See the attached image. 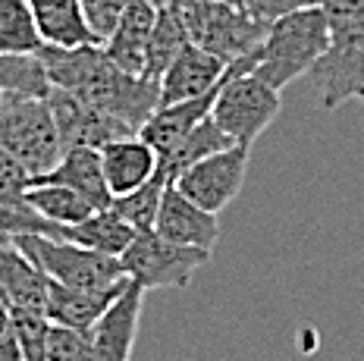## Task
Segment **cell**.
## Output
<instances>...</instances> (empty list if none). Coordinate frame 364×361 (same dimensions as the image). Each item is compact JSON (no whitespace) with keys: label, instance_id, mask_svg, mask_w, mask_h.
Instances as JSON below:
<instances>
[{"label":"cell","instance_id":"cell-34","mask_svg":"<svg viewBox=\"0 0 364 361\" xmlns=\"http://www.w3.org/2000/svg\"><path fill=\"white\" fill-rule=\"evenodd\" d=\"M148 4H154L157 10H161V6H166V4H170V0H148Z\"/></svg>","mask_w":364,"mask_h":361},{"label":"cell","instance_id":"cell-2","mask_svg":"<svg viewBox=\"0 0 364 361\" xmlns=\"http://www.w3.org/2000/svg\"><path fill=\"white\" fill-rule=\"evenodd\" d=\"M330 48V28L321 6L289 13L283 19L267 22V35L248 57L230 63V72H252L270 88L283 92L289 82L308 76Z\"/></svg>","mask_w":364,"mask_h":361},{"label":"cell","instance_id":"cell-23","mask_svg":"<svg viewBox=\"0 0 364 361\" xmlns=\"http://www.w3.org/2000/svg\"><path fill=\"white\" fill-rule=\"evenodd\" d=\"M60 239L75 242V245H85V248H91V252L110 254V258H119V254L132 245L135 230L129 227L126 220H119L113 208H104V210H95L88 220L63 227L60 230Z\"/></svg>","mask_w":364,"mask_h":361},{"label":"cell","instance_id":"cell-8","mask_svg":"<svg viewBox=\"0 0 364 361\" xmlns=\"http://www.w3.org/2000/svg\"><path fill=\"white\" fill-rule=\"evenodd\" d=\"M210 261V252L192 245H176L161 239L154 230L135 232L132 245L119 254L126 280L141 289H188L195 274Z\"/></svg>","mask_w":364,"mask_h":361},{"label":"cell","instance_id":"cell-13","mask_svg":"<svg viewBox=\"0 0 364 361\" xmlns=\"http://www.w3.org/2000/svg\"><path fill=\"white\" fill-rule=\"evenodd\" d=\"M223 76H226L223 60L188 41L161 76V104L201 97V95L214 92L220 82H223ZM161 104H157V107H161Z\"/></svg>","mask_w":364,"mask_h":361},{"label":"cell","instance_id":"cell-3","mask_svg":"<svg viewBox=\"0 0 364 361\" xmlns=\"http://www.w3.org/2000/svg\"><path fill=\"white\" fill-rule=\"evenodd\" d=\"M330 48L311 66V82L323 107H339L358 97L364 85V0H321Z\"/></svg>","mask_w":364,"mask_h":361},{"label":"cell","instance_id":"cell-14","mask_svg":"<svg viewBox=\"0 0 364 361\" xmlns=\"http://www.w3.org/2000/svg\"><path fill=\"white\" fill-rule=\"evenodd\" d=\"M157 163H161V157L141 135H123V139L101 148L104 179H107V189L113 198L141 189L148 179H154Z\"/></svg>","mask_w":364,"mask_h":361},{"label":"cell","instance_id":"cell-11","mask_svg":"<svg viewBox=\"0 0 364 361\" xmlns=\"http://www.w3.org/2000/svg\"><path fill=\"white\" fill-rule=\"evenodd\" d=\"M48 104H50V110H54L60 139H63V151L66 148H79V145L101 151L110 141L123 139V135H132L126 126H119L117 119H110L107 114H101L97 107H91V104H85L82 97H75L70 92L50 88Z\"/></svg>","mask_w":364,"mask_h":361},{"label":"cell","instance_id":"cell-5","mask_svg":"<svg viewBox=\"0 0 364 361\" xmlns=\"http://www.w3.org/2000/svg\"><path fill=\"white\" fill-rule=\"evenodd\" d=\"M186 22L188 41L220 57L226 66L248 57L267 35V22L248 16L226 0H173Z\"/></svg>","mask_w":364,"mask_h":361},{"label":"cell","instance_id":"cell-21","mask_svg":"<svg viewBox=\"0 0 364 361\" xmlns=\"http://www.w3.org/2000/svg\"><path fill=\"white\" fill-rule=\"evenodd\" d=\"M232 145H236V141H232L230 135L220 129V126L210 117H204L192 132L182 135V139L170 148V151L161 154L157 176L166 179V183H173V179H176L182 170L192 167V163H198V161H204V157H210V154H217V151H226V148H232Z\"/></svg>","mask_w":364,"mask_h":361},{"label":"cell","instance_id":"cell-31","mask_svg":"<svg viewBox=\"0 0 364 361\" xmlns=\"http://www.w3.org/2000/svg\"><path fill=\"white\" fill-rule=\"evenodd\" d=\"M308 6H321V0H245L242 10L261 22H273V19L289 16V13L308 10Z\"/></svg>","mask_w":364,"mask_h":361},{"label":"cell","instance_id":"cell-22","mask_svg":"<svg viewBox=\"0 0 364 361\" xmlns=\"http://www.w3.org/2000/svg\"><path fill=\"white\" fill-rule=\"evenodd\" d=\"M26 205L35 210L41 220H48L50 227H57V236L60 239V230L63 227H73V223H82L95 214V205H88L82 195H75L73 189L66 185H57V183H41V179H32L26 192H22Z\"/></svg>","mask_w":364,"mask_h":361},{"label":"cell","instance_id":"cell-1","mask_svg":"<svg viewBox=\"0 0 364 361\" xmlns=\"http://www.w3.org/2000/svg\"><path fill=\"white\" fill-rule=\"evenodd\" d=\"M35 57L41 60L50 88L82 97L119 126H126L132 135L141 132V126L161 104V82L117 70L101 44H82V48L41 44Z\"/></svg>","mask_w":364,"mask_h":361},{"label":"cell","instance_id":"cell-7","mask_svg":"<svg viewBox=\"0 0 364 361\" xmlns=\"http://www.w3.org/2000/svg\"><path fill=\"white\" fill-rule=\"evenodd\" d=\"M279 107V92L261 82L252 72H230L226 70L223 82L217 88L214 107H210V119L230 135L236 145L252 148L267 126L277 119Z\"/></svg>","mask_w":364,"mask_h":361},{"label":"cell","instance_id":"cell-6","mask_svg":"<svg viewBox=\"0 0 364 361\" xmlns=\"http://www.w3.org/2000/svg\"><path fill=\"white\" fill-rule=\"evenodd\" d=\"M10 239L48 280L60 286L107 289V286L126 283L123 264H119V258H110V254L91 252V248L66 242V239L38 236V232H22V236H10Z\"/></svg>","mask_w":364,"mask_h":361},{"label":"cell","instance_id":"cell-28","mask_svg":"<svg viewBox=\"0 0 364 361\" xmlns=\"http://www.w3.org/2000/svg\"><path fill=\"white\" fill-rule=\"evenodd\" d=\"M22 232H38V236H57V227L35 214L26 205L22 195H0V236H22Z\"/></svg>","mask_w":364,"mask_h":361},{"label":"cell","instance_id":"cell-30","mask_svg":"<svg viewBox=\"0 0 364 361\" xmlns=\"http://www.w3.org/2000/svg\"><path fill=\"white\" fill-rule=\"evenodd\" d=\"M129 0H82V13L91 28V35L97 38V44H104L110 38V32L117 28L119 16H123Z\"/></svg>","mask_w":364,"mask_h":361},{"label":"cell","instance_id":"cell-24","mask_svg":"<svg viewBox=\"0 0 364 361\" xmlns=\"http://www.w3.org/2000/svg\"><path fill=\"white\" fill-rule=\"evenodd\" d=\"M186 44H188L186 22L179 16V6L170 0L154 16V28H151V35H148V50H145V72H141V76L151 82H161L166 66L176 60V54Z\"/></svg>","mask_w":364,"mask_h":361},{"label":"cell","instance_id":"cell-25","mask_svg":"<svg viewBox=\"0 0 364 361\" xmlns=\"http://www.w3.org/2000/svg\"><path fill=\"white\" fill-rule=\"evenodd\" d=\"M41 35L26 0H0V54H38Z\"/></svg>","mask_w":364,"mask_h":361},{"label":"cell","instance_id":"cell-9","mask_svg":"<svg viewBox=\"0 0 364 361\" xmlns=\"http://www.w3.org/2000/svg\"><path fill=\"white\" fill-rule=\"evenodd\" d=\"M248 151L245 145H232L226 151H217L204 161L192 163L188 170H182L173 185L182 192L188 201H195L198 208L220 214L223 208H230L236 201V195L245 185V170H248Z\"/></svg>","mask_w":364,"mask_h":361},{"label":"cell","instance_id":"cell-16","mask_svg":"<svg viewBox=\"0 0 364 361\" xmlns=\"http://www.w3.org/2000/svg\"><path fill=\"white\" fill-rule=\"evenodd\" d=\"M154 16H157V6L148 4V0H129L126 4L117 28L101 44L104 54L113 60L117 70L129 72V76H141L145 72V50H148V35L154 28Z\"/></svg>","mask_w":364,"mask_h":361},{"label":"cell","instance_id":"cell-10","mask_svg":"<svg viewBox=\"0 0 364 361\" xmlns=\"http://www.w3.org/2000/svg\"><path fill=\"white\" fill-rule=\"evenodd\" d=\"M141 305H145V289L129 280L117 302L88 330V361H132Z\"/></svg>","mask_w":364,"mask_h":361},{"label":"cell","instance_id":"cell-20","mask_svg":"<svg viewBox=\"0 0 364 361\" xmlns=\"http://www.w3.org/2000/svg\"><path fill=\"white\" fill-rule=\"evenodd\" d=\"M0 289L6 292V298H10L13 308L44 311L48 276L13 245L10 236H0Z\"/></svg>","mask_w":364,"mask_h":361},{"label":"cell","instance_id":"cell-12","mask_svg":"<svg viewBox=\"0 0 364 361\" xmlns=\"http://www.w3.org/2000/svg\"><path fill=\"white\" fill-rule=\"evenodd\" d=\"M154 232L161 239H166V242L214 252V245L220 239V223H217V214L198 208L182 192H176L173 183H166L161 210H157V220H154Z\"/></svg>","mask_w":364,"mask_h":361},{"label":"cell","instance_id":"cell-17","mask_svg":"<svg viewBox=\"0 0 364 361\" xmlns=\"http://www.w3.org/2000/svg\"><path fill=\"white\" fill-rule=\"evenodd\" d=\"M41 183H57V185H66L73 189L75 195L95 205L97 210L110 208L113 195L107 189V179H104V167H101V151L97 148H66L63 157L57 161V167L44 176H38Z\"/></svg>","mask_w":364,"mask_h":361},{"label":"cell","instance_id":"cell-32","mask_svg":"<svg viewBox=\"0 0 364 361\" xmlns=\"http://www.w3.org/2000/svg\"><path fill=\"white\" fill-rule=\"evenodd\" d=\"M0 361H22L16 327H13V305L4 289H0Z\"/></svg>","mask_w":364,"mask_h":361},{"label":"cell","instance_id":"cell-36","mask_svg":"<svg viewBox=\"0 0 364 361\" xmlns=\"http://www.w3.org/2000/svg\"><path fill=\"white\" fill-rule=\"evenodd\" d=\"M4 97H6V95H4V92H0V107H4Z\"/></svg>","mask_w":364,"mask_h":361},{"label":"cell","instance_id":"cell-18","mask_svg":"<svg viewBox=\"0 0 364 361\" xmlns=\"http://www.w3.org/2000/svg\"><path fill=\"white\" fill-rule=\"evenodd\" d=\"M26 4L32 10L41 44H50V48L97 44L82 13V0H26Z\"/></svg>","mask_w":364,"mask_h":361},{"label":"cell","instance_id":"cell-33","mask_svg":"<svg viewBox=\"0 0 364 361\" xmlns=\"http://www.w3.org/2000/svg\"><path fill=\"white\" fill-rule=\"evenodd\" d=\"M32 185V176L22 170V163L10 151L0 148V195H22Z\"/></svg>","mask_w":364,"mask_h":361},{"label":"cell","instance_id":"cell-26","mask_svg":"<svg viewBox=\"0 0 364 361\" xmlns=\"http://www.w3.org/2000/svg\"><path fill=\"white\" fill-rule=\"evenodd\" d=\"M0 92L48 97L50 82L35 54H0Z\"/></svg>","mask_w":364,"mask_h":361},{"label":"cell","instance_id":"cell-35","mask_svg":"<svg viewBox=\"0 0 364 361\" xmlns=\"http://www.w3.org/2000/svg\"><path fill=\"white\" fill-rule=\"evenodd\" d=\"M226 4H232V6H242V4H245V0H226Z\"/></svg>","mask_w":364,"mask_h":361},{"label":"cell","instance_id":"cell-19","mask_svg":"<svg viewBox=\"0 0 364 361\" xmlns=\"http://www.w3.org/2000/svg\"><path fill=\"white\" fill-rule=\"evenodd\" d=\"M217 88L214 92H208V95H201V97H188V101H176V104H161V107L148 117V123L141 126L139 135L148 141L151 148H154L157 157H161L164 151H170L182 135L192 132L204 117H210Z\"/></svg>","mask_w":364,"mask_h":361},{"label":"cell","instance_id":"cell-4","mask_svg":"<svg viewBox=\"0 0 364 361\" xmlns=\"http://www.w3.org/2000/svg\"><path fill=\"white\" fill-rule=\"evenodd\" d=\"M0 148L16 157L32 179L57 167V161L63 157V139H60L48 97H4V107H0Z\"/></svg>","mask_w":364,"mask_h":361},{"label":"cell","instance_id":"cell-15","mask_svg":"<svg viewBox=\"0 0 364 361\" xmlns=\"http://www.w3.org/2000/svg\"><path fill=\"white\" fill-rule=\"evenodd\" d=\"M126 283L107 286V289H75V286H60L54 280H48V292H44V318L50 323H63V327L91 330L97 320H101V314L117 302V296L126 289Z\"/></svg>","mask_w":364,"mask_h":361},{"label":"cell","instance_id":"cell-27","mask_svg":"<svg viewBox=\"0 0 364 361\" xmlns=\"http://www.w3.org/2000/svg\"><path fill=\"white\" fill-rule=\"evenodd\" d=\"M164 189H166V179L154 176V179H148L141 189L113 198L110 208L117 210L119 220H126L135 232H151L154 230V220H157V210H161Z\"/></svg>","mask_w":364,"mask_h":361},{"label":"cell","instance_id":"cell-29","mask_svg":"<svg viewBox=\"0 0 364 361\" xmlns=\"http://www.w3.org/2000/svg\"><path fill=\"white\" fill-rule=\"evenodd\" d=\"M44 361H88V330H75L48 320Z\"/></svg>","mask_w":364,"mask_h":361},{"label":"cell","instance_id":"cell-37","mask_svg":"<svg viewBox=\"0 0 364 361\" xmlns=\"http://www.w3.org/2000/svg\"><path fill=\"white\" fill-rule=\"evenodd\" d=\"M358 97H361V101H364V85H361V92H358Z\"/></svg>","mask_w":364,"mask_h":361}]
</instances>
